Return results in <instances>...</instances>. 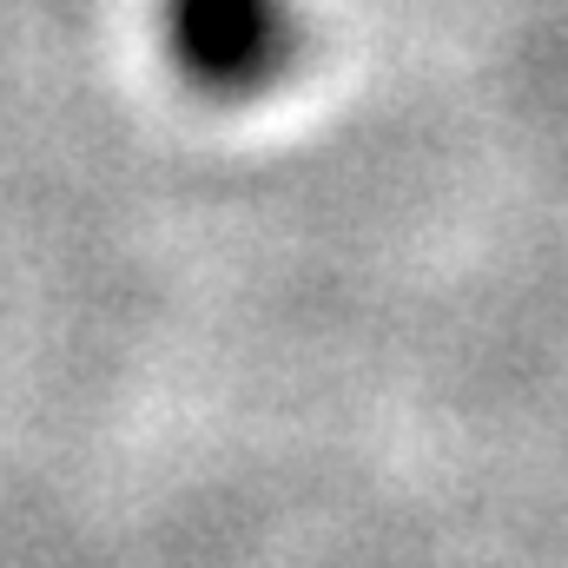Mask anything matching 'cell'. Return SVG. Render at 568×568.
<instances>
[{"label":"cell","mask_w":568,"mask_h":568,"mask_svg":"<svg viewBox=\"0 0 568 568\" xmlns=\"http://www.w3.org/2000/svg\"><path fill=\"white\" fill-rule=\"evenodd\" d=\"M165 47L205 93H258L291 53L284 0H165Z\"/></svg>","instance_id":"obj_1"}]
</instances>
